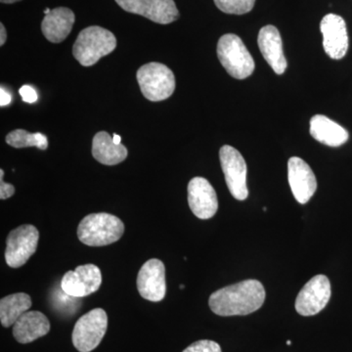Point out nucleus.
<instances>
[{
    "mask_svg": "<svg viewBox=\"0 0 352 352\" xmlns=\"http://www.w3.org/2000/svg\"><path fill=\"white\" fill-rule=\"evenodd\" d=\"M265 289L258 280H245L214 292L208 300L210 309L219 316L248 315L263 307Z\"/></svg>",
    "mask_w": 352,
    "mask_h": 352,
    "instance_id": "f257e3e1",
    "label": "nucleus"
},
{
    "mask_svg": "<svg viewBox=\"0 0 352 352\" xmlns=\"http://www.w3.org/2000/svg\"><path fill=\"white\" fill-rule=\"evenodd\" d=\"M124 232V224L115 215L99 212L88 214L78 227V237L82 244L103 247L119 241Z\"/></svg>",
    "mask_w": 352,
    "mask_h": 352,
    "instance_id": "f03ea898",
    "label": "nucleus"
},
{
    "mask_svg": "<svg viewBox=\"0 0 352 352\" xmlns=\"http://www.w3.org/2000/svg\"><path fill=\"white\" fill-rule=\"evenodd\" d=\"M117 39L112 32L98 25L82 30L73 47L74 57L85 67L94 66L102 57L116 50Z\"/></svg>",
    "mask_w": 352,
    "mask_h": 352,
    "instance_id": "7ed1b4c3",
    "label": "nucleus"
},
{
    "mask_svg": "<svg viewBox=\"0 0 352 352\" xmlns=\"http://www.w3.org/2000/svg\"><path fill=\"white\" fill-rule=\"evenodd\" d=\"M217 57L227 73L237 80H245L254 73V58L239 36L227 34L217 43Z\"/></svg>",
    "mask_w": 352,
    "mask_h": 352,
    "instance_id": "20e7f679",
    "label": "nucleus"
},
{
    "mask_svg": "<svg viewBox=\"0 0 352 352\" xmlns=\"http://www.w3.org/2000/svg\"><path fill=\"white\" fill-rule=\"evenodd\" d=\"M136 78L143 96L148 100L164 101L175 92V75L166 65L156 62L146 64L138 69Z\"/></svg>",
    "mask_w": 352,
    "mask_h": 352,
    "instance_id": "39448f33",
    "label": "nucleus"
},
{
    "mask_svg": "<svg viewBox=\"0 0 352 352\" xmlns=\"http://www.w3.org/2000/svg\"><path fill=\"white\" fill-rule=\"evenodd\" d=\"M108 316L102 308H94L82 315L74 327L73 344L80 352H90L100 344L107 332Z\"/></svg>",
    "mask_w": 352,
    "mask_h": 352,
    "instance_id": "423d86ee",
    "label": "nucleus"
},
{
    "mask_svg": "<svg viewBox=\"0 0 352 352\" xmlns=\"http://www.w3.org/2000/svg\"><path fill=\"white\" fill-rule=\"evenodd\" d=\"M220 164L231 195L239 201L249 196L247 186V164L238 150L229 145L222 146L219 151Z\"/></svg>",
    "mask_w": 352,
    "mask_h": 352,
    "instance_id": "0eeeda50",
    "label": "nucleus"
},
{
    "mask_svg": "<svg viewBox=\"0 0 352 352\" xmlns=\"http://www.w3.org/2000/svg\"><path fill=\"white\" fill-rule=\"evenodd\" d=\"M39 239L38 229L25 224L14 229L6 240V261L7 265L19 268L24 265L36 251Z\"/></svg>",
    "mask_w": 352,
    "mask_h": 352,
    "instance_id": "6e6552de",
    "label": "nucleus"
},
{
    "mask_svg": "<svg viewBox=\"0 0 352 352\" xmlns=\"http://www.w3.org/2000/svg\"><path fill=\"white\" fill-rule=\"evenodd\" d=\"M331 298L330 280L325 275H316L300 289L296 300V309L302 316L319 314Z\"/></svg>",
    "mask_w": 352,
    "mask_h": 352,
    "instance_id": "1a4fd4ad",
    "label": "nucleus"
},
{
    "mask_svg": "<svg viewBox=\"0 0 352 352\" xmlns=\"http://www.w3.org/2000/svg\"><path fill=\"white\" fill-rule=\"evenodd\" d=\"M102 283L101 271L94 264L80 265L62 278L61 288L72 298H85L98 291Z\"/></svg>",
    "mask_w": 352,
    "mask_h": 352,
    "instance_id": "9d476101",
    "label": "nucleus"
},
{
    "mask_svg": "<svg viewBox=\"0 0 352 352\" xmlns=\"http://www.w3.org/2000/svg\"><path fill=\"white\" fill-rule=\"evenodd\" d=\"M126 12L138 14L157 24L168 25L179 17L173 0H116Z\"/></svg>",
    "mask_w": 352,
    "mask_h": 352,
    "instance_id": "9b49d317",
    "label": "nucleus"
},
{
    "mask_svg": "<svg viewBox=\"0 0 352 352\" xmlns=\"http://www.w3.org/2000/svg\"><path fill=\"white\" fill-rule=\"evenodd\" d=\"M140 296L150 302H161L166 296V267L163 261L152 258L143 264L138 276Z\"/></svg>",
    "mask_w": 352,
    "mask_h": 352,
    "instance_id": "f8f14e48",
    "label": "nucleus"
},
{
    "mask_svg": "<svg viewBox=\"0 0 352 352\" xmlns=\"http://www.w3.org/2000/svg\"><path fill=\"white\" fill-rule=\"evenodd\" d=\"M320 31L326 54L335 60L346 56L349 50L346 21L336 14H328L321 21Z\"/></svg>",
    "mask_w": 352,
    "mask_h": 352,
    "instance_id": "ddd939ff",
    "label": "nucleus"
},
{
    "mask_svg": "<svg viewBox=\"0 0 352 352\" xmlns=\"http://www.w3.org/2000/svg\"><path fill=\"white\" fill-rule=\"evenodd\" d=\"M188 204L192 212L200 219H210L219 210L214 187L206 178L194 177L188 184Z\"/></svg>",
    "mask_w": 352,
    "mask_h": 352,
    "instance_id": "4468645a",
    "label": "nucleus"
},
{
    "mask_svg": "<svg viewBox=\"0 0 352 352\" xmlns=\"http://www.w3.org/2000/svg\"><path fill=\"white\" fill-rule=\"evenodd\" d=\"M289 184L293 195L300 204H307L317 189L316 177L307 162L293 157L288 163Z\"/></svg>",
    "mask_w": 352,
    "mask_h": 352,
    "instance_id": "2eb2a0df",
    "label": "nucleus"
},
{
    "mask_svg": "<svg viewBox=\"0 0 352 352\" xmlns=\"http://www.w3.org/2000/svg\"><path fill=\"white\" fill-rule=\"evenodd\" d=\"M258 43L264 59L277 75L286 71L288 63L285 58L281 34L274 25H265L259 31Z\"/></svg>",
    "mask_w": 352,
    "mask_h": 352,
    "instance_id": "dca6fc26",
    "label": "nucleus"
},
{
    "mask_svg": "<svg viewBox=\"0 0 352 352\" xmlns=\"http://www.w3.org/2000/svg\"><path fill=\"white\" fill-rule=\"evenodd\" d=\"M75 20V14L71 9L58 7L45 15L41 23V31L50 43H62L72 32Z\"/></svg>",
    "mask_w": 352,
    "mask_h": 352,
    "instance_id": "f3484780",
    "label": "nucleus"
},
{
    "mask_svg": "<svg viewBox=\"0 0 352 352\" xmlns=\"http://www.w3.org/2000/svg\"><path fill=\"white\" fill-rule=\"evenodd\" d=\"M50 331L47 317L39 311H27L13 325V336L20 344H30Z\"/></svg>",
    "mask_w": 352,
    "mask_h": 352,
    "instance_id": "a211bd4d",
    "label": "nucleus"
},
{
    "mask_svg": "<svg viewBox=\"0 0 352 352\" xmlns=\"http://www.w3.org/2000/svg\"><path fill=\"white\" fill-rule=\"evenodd\" d=\"M310 134L315 140L329 147H340L349 140V132L337 122L323 115L310 120Z\"/></svg>",
    "mask_w": 352,
    "mask_h": 352,
    "instance_id": "6ab92c4d",
    "label": "nucleus"
},
{
    "mask_svg": "<svg viewBox=\"0 0 352 352\" xmlns=\"http://www.w3.org/2000/svg\"><path fill=\"white\" fill-rule=\"evenodd\" d=\"M126 146L116 144L113 138L106 131L95 134L92 141V155L94 159L106 166H116L122 163L127 157Z\"/></svg>",
    "mask_w": 352,
    "mask_h": 352,
    "instance_id": "aec40b11",
    "label": "nucleus"
},
{
    "mask_svg": "<svg viewBox=\"0 0 352 352\" xmlns=\"http://www.w3.org/2000/svg\"><path fill=\"white\" fill-rule=\"evenodd\" d=\"M32 307L31 296L25 293L13 294L0 300V320L3 327L14 325Z\"/></svg>",
    "mask_w": 352,
    "mask_h": 352,
    "instance_id": "412c9836",
    "label": "nucleus"
},
{
    "mask_svg": "<svg viewBox=\"0 0 352 352\" xmlns=\"http://www.w3.org/2000/svg\"><path fill=\"white\" fill-rule=\"evenodd\" d=\"M6 143L14 148L36 147L46 150L48 147L47 138L43 133H30L24 129H16L9 132L6 136Z\"/></svg>",
    "mask_w": 352,
    "mask_h": 352,
    "instance_id": "4be33fe9",
    "label": "nucleus"
},
{
    "mask_svg": "<svg viewBox=\"0 0 352 352\" xmlns=\"http://www.w3.org/2000/svg\"><path fill=\"white\" fill-rule=\"evenodd\" d=\"M214 3L222 12L243 15L252 11L256 0H214Z\"/></svg>",
    "mask_w": 352,
    "mask_h": 352,
    "instance_id": "5701e85b",
    "label": "nucleus"
},
{
    "mask_svg": "<svg viewBox=\"0 0 352 352\" xmlns=\"http://www.w3.org/2000/svg\"><path fill=\"white\" fill-rule=\"evenodd\" d=\"M182 352H222L221 347L214 340H201L190 344Z\"/></svg>",
    "mask_w": 352,
    "mask_h": 352,
    "instance_id": "b1692460",
    "label": "nucleus"
},
{
    "mask_svg": "<svg viewBox=\"0 0 352 352\" xmlns=\"http://www.w3.org/2000/svg\"><path fill=\"white\" fill-rule=\"evenodd\" d=\"M4 170H0V199L1 200H6V199L10 198L15 193V188L12 184L4 182L3 179Z\"/></svg>",
    "mask_w": 352,
    "mask_h": 352,
    "instance_id": "393cba45",
    "label": "nucleus"
},
{
    "mask_svg": "<svg viewBox=\"0 0 352 352\" xmlns=\"http://www.w3.org/2000/svg\"><path fill=\"white\" fill-rule=\"evenodd\" d=\"M19 94L22 97L23 101L25 103H34L38 100V94H36V89L32 87L31 85H23L20 88Z\"/></svg>",
    "mask_w": 352,
    "mask_h": 352,
    "instance_id": "a878e982",
    "label": "nucleus"
},
{
    "mask_svg": "<svg viewBox=\"0 0 352 352\" xmlns=\"http://www.w3.org/2000/svg\"><path fill=\"white\" fill-rule=\"evenodd\" d=\"M12 101V96L3 87L0 88V106L6 107Z\"/></svg>",
    "mask_w": 352,
    "mask_h": 352,
    "instance_id": "bb28decb",
    "label": "nucleus"
},
{
    "mask_svg": "<svg viewBox=\"0 0 352 352\" xmlns=\"http://www.w3.org/2000/svg\"><path fill=\"white\" fill-rule=\"evenodd\" d=\"M7 38V34L6 28L3 24H0V45H3L6 43Z\"/></svg>",
    "mask_w": 352,
    "mask_h": 352,
    "instance_id": "cd10ccee",
    "label": "nucleus"
},
{
    "mask_svg": "<svg viewBox=\"0 0 352 352\" xmlns=\"http://www.w3.org/2000/svg\"><path fill=\"white\" fill-rule=\"evenodd\" d=\"M113 140L116 144H122V138H120L119 134H113Z\"/></svg>",
    "mask_w": 352,
    "mask_h": 352,
    "instance_id": "c85d7f7f",
    "label": "nucleus"
},
{
    "mask_svg": "<svg viewBox=\"0 0 352 352\" xmlns=\"http://www.w3.org/2000/svg\"><path fill=\"white\" fill-rule=\"evenodd\" d=\"M0 1H1L2 3L11 4V3H15V2H17V1H21V0H0Z\"/></svg>",
    "mask_w": 352,
    "mask_h": 352,
    "instance_id": "c756f323",
    "label": "nucleus"
},
{
    "mask_svg": "<svg viewBox=\"0 0 352 352\" xmlns=\"http://www.w3.org/2000/svg\"><path fill=\"white\" fill-rule=\"evenodd\" d=\"M51 12V9L50 8H46L45 10H44V14H45V15H47V14H50Z\"/></svg>",
    "mask_w": 352,
    "mask_h": 352,
    "instance_id": "7c9ffc66",
    "label": "nucleus"
},
{
    "mask_svg": "<svg viewBox=\"0 0 352 352\" xmlns=\"http://www.w3.org/2000/svg\"><path fill=\"white\" fill-rule=\"evenodd\" d=\"M291 340H288V342H287V344H288V346H291Z\"/></svg>",
    "mask_w": 352,
    "mask_h": 352,
    "instance_id": "2f4dec72",
    "label": "nucleus"
},
{
    "mask_svg": "<svg viewBox=\"0 0 352 352\" xmlns=\"http://www.w3.org/2000/svg\"><path fill=\"white\" fill-rule=\"evenodd\" d=\"M184 287L185 286H183V285H182V286H180V289H184Z\"/></svg>",
    "mask_w": 352,
    "mask_h": 352,
    "instance_id": "473e14b6",
    "label": "nucleus"
}]
</instances>
